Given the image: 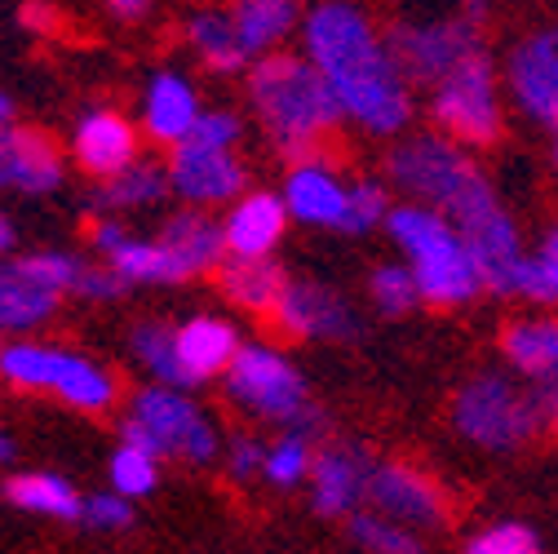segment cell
<instances>
[{
    "label": "cell",
    "instance_id": "1",
    "mask_svg": "<svg viewBox=\"0 0 558 554\" xmlns=\"http://www.w3.org/2000/svg\"><path fill=\"white\" fill-rule=\"evenodd\" d=\"M306 53L328 76L341 111L360 120L368 133H399L412 116L408 76L377 36L368 14L351 0H324L306 14Z\"/></svg>",
    "mask_w": 558,
    "mask_h": 554
},
{
    "label": "cell",
    "instance_id": "2",
    "mask_svg": "<svg viewBox=\"0 0 558 554\" xmlns=\"http://www.w3.org/2000/svg\"><path fill=\"white\" fill-rule=\"evenodd\" d=\"M248 94H253L262 124L275 137V147L293 165L324 160V137L337 129L345 111L328 76L311 62V53L306 58H293V53L257 58L248 72Z\"/></svg>",
    "mask_w": 558,
    "mask_h": 554
},
{
    "label": "cell",
    "instance_id": "3",
    "mask_svg": "<svg viewBox=\"0 0 558 554\" xmlns=\"http://www.w3.org/2000/svg\"><path fill=\"white\" fill-rule=\"evenodd\" d=\"M386 231L403 249L426 302L465 306L483 289L478 262H474L461 227L448 214L430 209V204H399V209H390V218H386Z\"/></svg>",
    "mask_w": 558,
    "mask_h": 554
},
{
    "label": "cell",
    "instance_id": "4",
    "mask_svg": "<svg viewBox=\"0 0 558 554\" xmlns=\"http://www.w3.org/2000/svg\"><path fill=\"white\" fill-rule=\"evenodd\" d=\"M390 178L412 200L448 214L461 231L497 209V195L478 173V165L457 147V137H412L390 156Z\"/></svg>",
    "mask_w": 558,
    "mask_h": 554
},
{
    "label": "cell",
    "instance_id": "5",
    "mask_svg": "<svg viewBox=\"0 0 558 554\" xmlns=\"http://www.w3.org/2000/svg\"><path fill=\"white\" fill-rule=\"evenodd\" d=\"M452 422L470 444L493 448V453H510V448L527 444L545 418H541V399L523 395L506 377L483 373V377L461 386Z\"/></svg>",
    "mask_w": 558,
    "mask_h": 554
},
{
    "label": "cell",
    "instance_id": "6",
    "mask_svg": "<svg viewBox=\"0 0 558 554\" xmlns=\"http://www.w3.org/2000/svg\"><path fill=\"white\" fill-rule=\"evenodd\" d=\"M430 116L448 137H457V143H465V147L497 143L501 137V98H497L493 58H487L483 49L461 58L452 72L435 85Z\"/></svg>",
    "mask_w": 558,
    "mask_h": 554
},
{
    "label": "cell",
    "instance_id": "7",
    "mask_svg": "<svg viewBox=\"0 0 558 554\" xmlns=\"http://www.w3.org/2000/svg\"><path fill=\"white\" fill-rule=\"evenodd\" d=\"M227 386L248 412L284 422L298 435H311L319 426L302 373L289 360H279L275 351H266V346H240V356L227 369Z\"/></svg>",
    "mask_w": 558,
    "mask_h": 554
},
{
    "label": "cell",
    "instance_id": "8",
    "mask_svg": "<svg viewBox=\"0 0 558 554\" xmlns=\"http://www.w3.org/2000/svg\"><path fill=\"white\" fill-rule=\"evenodd\" d=\"M124 444L147 448L156 457L208 461L218 453V435L199 418V408L182 399L178 386H151L133 399V418L124 422Z\"/></svg>",
    "mask_w": 558,
    "mask_h": 554
},
{
    "label": "cell",
    "instance_id": "9",
    "mask_svg": "<svg viewBox=\"0 0 558 554\" xmlns=\"http://www.w3.org/2000/svg\"><path fill=\"white\" fill-rule=\"evenodd\" d=\"M0 373L14 386H32V390H58L66 404L76 408H107L111 404V377L102 369H94L89 360L49 351V346H5L0 351Z\"/></svg>",
    "mask_w": 558,
    "mask_h": 554
},
{
    "label": "cell",
    "instance_id": "10",
    "mask_svg": "<svg viewBox=\"0 0 558 554\" xmlns=\"http://www.w3.org/2000/svg\"><path fill=\"white\" fill-rule=\"evenodd\" d=\"M386 40L412 85H439L461 58L483 49V23H474L470 14L444 23H399Z\"/></svg>",
    "mask_w": 558,
    "mask_h": 554
},
{
    "label": "cell",
    "instance_id": "11",
    "mask_svg": "<svg viewBox=\"0 0 558 554\" xmlns=\"http://www.w3.org/2000/svg\"><path fill=\"white\" fill-rule=\"evenodd\" d=\"M510 89L519 107L558 133V27L532 32L510 53Z\"/></svg>",
    "mask_w": 558,
    "mask_h": 554
},
{
    "label": "cell",
    "instance_id": "12",
    "mask_svg": "<svg viewBox=\"0 0 558 554\" xmlns=\"http://www.w3.org/2000/svg\"><path fill=\"white\" fill-rule=\"evenodd\" d=\"M169 182L191 204H222L244 191V165L231 156V147H195L178 143Z\"/></svg>",
    "mask_w": 558,
    "mask_h": 554
},
{
    "label": "cell",
    "instance_id": "13",
    "mask_svg": "<svg viewBox=\"0 0 558 554\" xmlns=\"http://www.w3.org/2000/svg\"><path fill=\"white\" fill-rule=\"evenodd\" d=\"M368 502L377 515L408 523V528H430L444 519L439 489L412 466H373L368 474Z\"/></svg>",
    "mask_w": 558,
    "mask_h": 554
},
{
    "label": "cell",
    "instance_id": "14",
    "mask_svg": "<svg viewBox=\"0 0 558 554\" xmlns=\"http://www.w3.org/2000/svg\"><path fill=\"white\" fill-rule=\"evenodd\" d=\"M461 236H465V244H470V253H474V262H478L483 289L510 298V293L519 289V270H523V262H527V253H523V244H519V231H514L510 214L497 204L493 214H483L478 222H470Z\"/></svg>",
    "mask_w": 558,
    "mask_h": 554
},
{
    "label": "cell",
    "instance_id": "15",
    "mask_svg": "<svg viewBox=\"0 0 558 554\" xmlns=\"http://www.w3.org/2000/svg\"><path fill=\"white\" fill-rule=\"evenodd\" d=\"M275 320L298 337H324V341H351L360 333L351 306L319 285H289L275 302Z\"/></svg>",
    "mask_w": 558,
    "mask_h": 554
},
{
    "label": "cell",
    "instance_id": "16",
    "mask_svg": "<svg viewBox=\"0 0 558 554\" xmlns=\"http://www.w3.org/2000/svg\"><path fill=\"white\" fill-rule=\"evenodd\" d=\"M62 182V160L53 143L36 129H0V186L53 191Z\"/></svg>",
    "mask_w": 558,
    "mask_h": 554
},
{
    "label": "cell",
    "instance_id": "17",
    "mask_svg": "<svg viewBox=\"0 0 558 554\" xmlns=\"http://www.w3.org/2000/svg\"><path fill=\"white\" fill-rule=\"evenodd\" d=\"M289 214L298 222H311V227H332L341 231L345 222V209H351V186H341L332 169H324V160L315 165H298L293 178H289Z\"/></svg>",
    "mask_w": 558,
    "mask_h": 554
},
{
    "label": "cell",
    "instance_id": "18",
    "mask_svg": "<svg viewBox=\"0 0 558 554\" xmlns=\"http://www.w3.org/2000/svg\"><path fill=\"white\" fill-rule=\"evenodd\" d=\"M368 474L373 461L355 448H328L315 457L311 479H315V510L324 515H351L360 497H368Z\"/></svg>",
    "mask_w": 558,
    "mask_h": 554
},
{
    "label": "cell",
    "instance_id": "19",
    "mask_svg": "<svg viewBox=\"0 0 558 554\" xmlns=\"http://www.w3.org/2000/svg\"><path fill=\"white\" fill-rule=\"evenodd\" d=\"M76 156L94 178H116L137 156L133 124L116 111H89L76 129Z\"/></svg>",
    "mask_w": 558,
    "mask_h": 554
},
{
    "label": "cell",
    "instance_id": "20",
    "mask_svg": "<svg viewBox=\"0 0 558 554\" xmlns=\"http://www.w3.org/2000/svg\"><path fill=\"white\" fill-rule=\"evenodd\" d=\"M94 244L111 257V266L124 275L129 285H178V280H186V275L178 270V262L169 257L165 244L129 240L116 222H98V227H94Z\"/></svg>",
    "mask_w": 558,
    "mask_h": 554
},
{
    "label": "cell",
    "instance_id": "21",
    "mask_svg": "<svg viewBox=\"0 0 558 554\" xmlns=\"http://www.w3.org/2000/svg\"><path fill=\"white\" fill-rule=\"evenodd\" d=\"M160 244L169 249V257L178 262L182 275L218 270L222 257L231 253V244H227V227H218L214 218H204V214H178V218H169Z\"/></svg>",
    "mask_w": 558,
    "mask_h": 554
},
{
    "label": "cell",
    "instance_id": "22",
    "mask_svg": "<svg viewBox=\"0 0 558 554\" xmlns=\"http://www.w3.org/2000/svg\"><path fill=\"white\" fill-rule=\"evenodd\" d=\"M284 222H289V204L279 195H248L235 204V214L227 218V244L235 257H266L279 236H284Z\"/></svg>",
    "mask_w": 558,
    "mask_h": 554
},
{
    "label": "cell",
    "instance_id": "23",
    "mask_svg": "<svg viewBox=\"0 0 558 554\" xmlns=\"http://www.w3.org/2000/svg\"><path fill=\"white\" fill-rule=\"evenodd\" d=\"M501 346L506 360L536 382V390H558V320H514Z\"/></svg>",
    "mask_w": 558,
    "mask_h": 554
},
{
    "label": "cell",
    "instance_id": "24",
    "mask_svg": "<svg viewBox=\"0 0 558 554\" xmlns=\"http://www.w3.org/2000/svg\"><path fill=\"white\" fill-rule=\"evenodd\" d=\"M178 351H182L186 373L195 382H204V377L231 369V360L240 356V341H235V328L231 324L199 315V320H191V324L178 328Z\"/></svg>",
    "mask_w": 558,
    "mask_h": 554
},
{
    "label": "cell",
    "instance_id": "25",
    "mask_svg": "<svg viewBox=\"0 0 558 554\" xmlns=\"http://www.w3.org/2000/svg\"><path fill=\"white\" fill-rule=\"evenodd\" d=\"M62 293L45 289L36 275L23 270V262L0 266V328H36Z\"/></svg>",
    "mask_w": 558,
    "mask_h": 554
},
{
    "label": "cell",
    "instance_id": "26",
    "mask_svg": "<svg viewBox=\"0 0 558 554\" xmlns=\"http://www.w3.org/2000/svg\"><path fill=\"white\" fill-rule=\"evenodd\" d=\"M199 120L195 89L182 76H156L147 89V129L160 143H182L191 124Z\"/></svg>",
    "mask_w": 558,
    "mask_h": 554
},
{
    "label": "cell",
    "instance_id": "27",
    "mask_svg": "<svg viewBox=\"0 0 558 554\" xmlns=\"http://www.w3.org/2000/svg\"><path fill=\"white\" fill-rule=\"evenodd\" d=\"M222 289L231 302L248 306V311H275L279 293L289 289L284 280V270H279L275 262L266 257H235L222 266Z\"/></svg>",
    "mask_w": 558,
    "mask_h": 554
},
{
    "label": "cell",
    "instance_id": "28",
    "mask_svg": "<svg viewBox=\"0 0 558 554\" xmlns=\"http://www.w3.org/2000/svg\"><path fill=\"white\" fill-rule=\"evenodd\" d=\"M186 36H191L195 53H199L208 67H214V72H240V67L253 58L231 14L204 10V14H195V19L186 23Z\"/></svg>",
    "mask_w": 558,
    "mask_h": 554
},
{
    "label": "cell",
    "instance_id": "29",
    "mask_svg": "<svg viewBox=\"0 0 558 554\" xmlns=\"http://www.w3.org/2000/svg\"><path fill=\"white\" fill-rule=\"evenodd\" d=\"M231 19H235L248 53L257 58L262 49L279 45L298 27V0H235Z\"/></svg>",
    "mask_w": 558,
    "mask_h": 554
},
{
    "label": "cell",
    "instance_id": "30",
    "mask_svg": "<svg viewBox=\"0 0 558 554\" xmlns=\"http://www.w3.org/2000/svg\"><path fill=\"white\" fill-rule=\"evenodd\" d=\"M10 502L36 515H53V519H85V502L58 474H19L10 483Z\"/></svg>",
    "mask_w": 558,
    "mask_h": 554
},
{
    "label": "cell",
    "instance_id": "31",
    "mask_svg": "<svg viewBox=\"0 0 558 554\" xmlns=\"http://www.w3.org/2000/svg\"><path fill=\"white\" fill-rule=\"evenodd\" d=\"M169 173H160V165H129L116 178H107V186L94 195L98 209H137V204H156L169 191Z\"/></svg>",
    "mask_w": 558,
    "mask_h": 554
},
{
    "label": "cell",
    "instance_id": "32",
    "mask_svg": "<svg viewBox=\"0 0 558 554\" xmlns=\"http://www.w3.org/2000/svg\"><path fill=\"white\" fill-rule=\"evenodd\" d=\"M133 351H137V360H143L165 386H195V377L186 373L182 351H178V328L143 324V328L133 333Z\"/></svg>",
    "mask_w": 558,
    "mask_h": 554
},
{
    "label": "cell",
    "instance_id": "33",
    "mask_svg": "<svg viewBox=\"0 0 558 554\" xmlns=\"http://www.w3.org/2000/svg\"><path fill=\"white\" fill-rule=\"evenodd\" d=\"M514 293L527 298V302H536V306H558V227L545 236V244L536 249V257L523 262Z\"/></svg>",
    "mask_w": 558,
    "mask_h": 554
},
{
    "label": "cell",
    "instance_id": "34",
    "mask_svg": "<svg viewBox=\"0 0 558 554\" xmlns=\"http://www.w3.org/2000/svg\"><path fill=\"white\" fill-rule=\"evenodd\" d=\"M351 537L368 554H422V545H416V537L408 532V523H395L386 515H360V519H351Z\"/></svg>",
    "mask_w": 558,
    "mask_h": 554
},
{
    "label": "cell",
    "instance_id": "35",
    "mask_svg": "<svg viewBox=\"0 0 558 554\" xmlns=\"http://www.w3.org/2000/svg\"><path fill=\"white\" fill-rule=\"evenodd\" d=\"M156 453L147 448H133L124 444L116 457H111V489L124 493V497H147L156 489Z\"/></svg>",
    "mask_w": 558,
    "mask_h": 554
},
{
    "label": "cell",
    "instance_id": "36",
    "mask_svg": "<svg viewBox=\"0 0 558 554\" xmlns=\"http://www.w3.org/2000/svg\"><path fill=\"white\" fill-rule=\"evenodd\" d=\"M373 302L386 311V315H403L422 302V285H416L412 266H377L373 270Z\"/></svg>",
    "mask_w": 558,
    "mask_h": 554
},
{
    "label": "cell",
    "instance_id": "37",
    "mask_svg": "<svg viewBox=\"0 0 558 554\" xmlns=\"http://www.w3.org/2000/svg\"><path fill=\"white\" fill-rule=\"evenodd\" d=\"M311 466H315V457L306 448V435H298V431L284 435L266 453V479L279 483V489H293V483H302L311 474Z\"/></svg>",
    "mask_w": 558,
    "mask_h": 554
},
{
    "label": "cell",
    "instance_id": "38",
    "mask_svg": "<svg viewBox=\"0 0 558 554\" xmlns=\"http://www.w3.org/2000/svg\"><path fill=\"white\" fill-rule=\"evenodd\" d=\"M390 218V204H386V191L377 182H360L351 186V209H345V222H341V236H368L377 222Z\"/></svg>",
    "mask_w": 558,
    "mask_h": 554
},
{
    "label": "cell",
    "instance_id": "39",
    "mask_svg": "<svg viewBox=\"0 0 558 554\" xmlns=\"http://www.w3.org/2000/svg\"><path fill=\"white\" fill-rule=\"evenodd\" d=\"M27 275H36V280L53 293H72L81 285V262L76 257H66V253H36V257H19Z\"/></svg>",
    "mask_w": 558,
    "mask_h": 554
},
{
    "label": "cell",
    "instance_id": "40",
    "mask_svg": "<svg viewBox=\"0 0 558 554\" xmlns=\"http://www.w3.org/2000/svg\"><path fill=\"white\" fill-rule=\"evenodd\" d=\"M465 554H541V541L523 523H497V528L478 532Z\"/></svg>",
    "mask_w": 558,
    "mask_h": 554
},
{
    "label": "cell",
    "instance_id": "41",
    "mask_svg": "<svg viewBox=\"0 0 558 554\" xmlns=\"http://www.w3.org/2000/svg\"><path fill=\"white\" fill-rule=\"evenodd\" d=\"M240 137V116L231 111H199V120L191 124V133L182 137V143H195V147H235Z\"/></svg>",
    "mask_w": 558,
    "mask_h": 554
},
{
    "label": "cell",
    "instance_id": "42",
    "mask_svg": "<svg viewBox=\"0 0 558 554\" xmlns=\"http://www.w3.org/2000/svg\"><path fill=\"white\" fill-rule=\"evenodd\" d=\"M85 519L94 523V528H124L133 515H129V502H124V493H102V497H89L85 502Z\"/></svg>",
    "mask_w": 558,
    "mask_h": 554
},
{
    "label": "cell",
    "instance_id": "43",
    "mask_svg": "<svg viewBox=\"0 0 558 554\" xmlns=\"http://www.w3.org/2000/svg\"><path fill=\"white\" fill-rule=\"evenodd\" d=\"M124 285H129V280H124V275H120L116 266H111V270H94V266H85V270H81L76 293H85V298H98V302H102V298H116Z\"/></svg>",
    "mask_w": 558,
    "mask_h": 554
},
{
    "label": "cell",
    "instance_id": "44",
    "mask_svg": "<svg viewBox=\"0 0 558 554\" xmlns=\"http://www.w3.org/2000/svg\"><path fill=\"white\" fill-rule=\"evenodd\" d=\"M257 466H266L262 453H257V444H253V439H235V444H231V474H235V479H248Z\"/></svg>",
    "mask_w": 558,
    "mask_h": 554
},
{
    "label": "cell",
    "instance_id": "45",
    "mask_svg": "<svg viewBox=\"0 0 558 554\" xmlns=\"http://www.w3.org/2000/svg\"><path fill=\"white\" fill-rule=\"evenodd\" d=\"M107 10H111L116 19H124V23H137V19H147L151 0H107Z\"/></svg>",
    "mask_w": 558,
    "mask_h": 554
},
{
    "label": "cell",
    "instance_id": "46",
    "mask_svg": "<svg viewBox=\"0 0 558 554\" xmlns=\"http://www.w3.org/2000/svg\"><path fill=\"white\" fill-rule=\"evenodd\" d=\"M536 399H541V418H545V426L558 431V390H536Z\"/></svg>",
    "mask_w": 558,
    "mask_h": 554
},
{
    "label": "cell",
    "instance_id": "47",
    "mask_svg": "<svg viewBox=\"0 0 558 554\" xmlns=\"http://www.w3.org/2000/svg\"><path fill=\"white\" fill-rule=\"evenodd\" d=\"M14 244V227H10V218L5 214H0V253H5Z\"/></svg>",
    "mask_w": 558,
    "mask_h": 554
},
{
    "label": "cell",
    "instance_id": "48",
    "mask_svg": "<svg viewBox=\"0 0 558 554\" xmlns=\"http://www.w3.org/2000/svg\"><path fill=\"white\" fill-rule=\"evenodd\" d=\"M5 120H10V98L0 94V124H5Z\"/></svg>",
    "mask_w": 558,
    "mask_h": 554
},
{
    "label": "cell",
    "instance_id": "49",
    "mask_svg": "<svg viewBox=\"0 0 558 554\" xmlns=\"http://www.w3.org/2000/svg\"><path fill=\"white\" fill-rule=\"evenodd\" d=\"M5 457H10V439H5V435H0V461H5Z\"/></svg>",
    "mask_w": 558,
    "mask_h": 554
},
{
    "label": "cell",
    "instance_id": "50",
    "mask_svg": "<svg viewBox=\"0 0 558 554\" xmlns=\"http://www.w3.org/2000/svg\"><path fill=\"white\" fill-rule=\"evenodd\" d=\"M554 169H558V143H554Z\"/></svg>",
    "mask_w": 558,
    "mask_h": 554
}]
</instances>
